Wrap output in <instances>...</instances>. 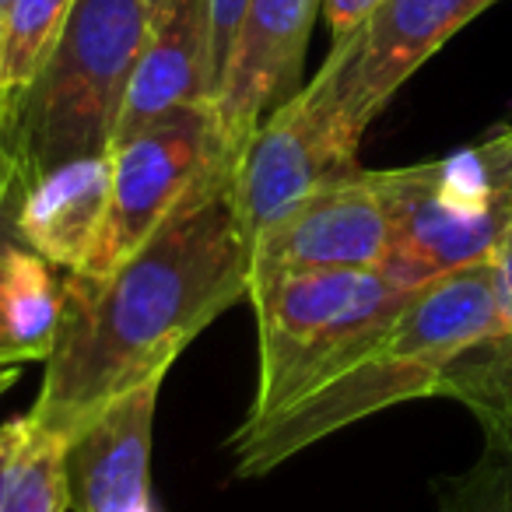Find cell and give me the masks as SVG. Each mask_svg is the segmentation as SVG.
<instances>
[{
    "label": "cell",
    "mask_w": 512,
    "mask_h": 512,
    "mask_svg": "<svg viewBox=\"0 0 512 512\" xmlns=\"http://www.w3.org/2000/svg\"><path fill=\"white\" fill-rule=\"evenodd\" d=\"M232 172L235 158L214 165L109 274H67L64 320L29 411L39 425L71 442L113 400L162 383L207 323L249 299Z\"/></svg>",
    "instance_id": "cell-1"
},
{
    "label": "cell",
    "mask_w": 512,
    "mask_h": 512,
    "mask_svg": "<svg viewBox=\"0 0 512 512\" xmlns=\"http://www.w3.org/2000/svg\"><path fill=\"white\" fill-rule=\"evenodd\" d=\"M502 330L491 256L439 274L295 400L260 421H242L232 439L235 470L239 477H260L369 414L404 400L439 397L449 362Z\"/></svg>",
    "instance_id": "cell-2"
},
{
    "label": "cell",
    "mask_w": 512,
    "mask_h": 512,
    "mask_svg": "<svg viewBox=\"0 0 512 512\" xmlns=\"http://www.w3.org/2000/svg\"><path fill=\"white\" fill-rule=\"evenodd\" d=\"M148 25V0L74 4L46 67L0 127V141L15 158L25 186L67 162L113 151Z\"/></svg>",
    "instance_id": "cell-3"
},
{
    "label": "cell",
    "mask_w": 512,
    "mask_h": 512,
    "mask_svg": "<svg viewBox=\"0 0 512 512\" xmlns=\"http://www.w3.org/2000/svg\"><path fill=\"white\" fill-rule=\"evenodd\" d=\"M414 292L383 267L299 271L249 285L260 327V383L246 421L299 397L337 358L386 327Z\"/></svg>",
    "instance_id": "cell-4"
},
{
    "label": "cell",
    "mask_w": 512,
    "mask_h": 512,
    "mask_svg": "<svg viewBox=\"0 0 512 512\" xmlns=\"http://www.w3.org/2000/svg\"><path fill=\"white\" fill-rule=\"evenodd\" d=\"M379 176L393 214L383 271L407 288L488 260L512 228V165L491 137L439 162Z\"/></svg>",
    "instance_id": "cell-5"
},
{
    "label": "cell",
    "mask_w": 512,
    "mask_h": 512,
    "mask_svg": "<svg viewBox=\"0 0 512 512\" xmlns=\"http://www.w3.org/2000/svg\"><path fill=\"white\" fill-rule=\"evenodd\" d=\"M362 130L337 95V57L327 53L306 88L281 102L235 155L232 193L249 249L316 190L358 169Z\"/></svg>",
    "instance_id": "cell-6"
},
{
    "label": "cell",
    "mask_w": 512,
    "mask_h": 512,
    "mask_svg": "<svg viewBox=\"0 0 512 512\" xmlns=\"http://www.w3.org/2000/svg\"><path fill=\"white\" fill-rule=\"evenodd\" d=\"M228 155L211 102L179 106L109 151V211L88 264L74 274L102 278L127 260L183 197Z\"/></svg>",
    "instance_id": "cell-7"
},
{
    "label": "cell",
    "mask_w": 512,
    "mask_h": 512,
    "mask_svg": "<svg viewBox=\"0 0 512 512\" xmlns=\"http://www.w3.org/2000/svg\"><path fill=\"white\" fill-rule=\"evenodd\" d=\"M393 242V214L383 176L355 169L316 190L249 249V285L299 271L383 267Z\"/></svg>",
    "instance_id": "cell-8"
},
{
    "label": "cell",
    "mask_w": 512,
    "mask_h": 512,
    "mask_svg": "<svg viewBox=\"0 0 512 512\" xmlns=\"http://www.w3.org/2000/svg\"><path fill=\"white\" fill-rule=\"evenodd\" d=\"M498 0H383L355 32L334 39L337 95L351 127L369 130L421 64Z\"/></svg>",
    "instance_id": "cell-9"
},
{
    "label": "cell",
    "mask_w": 512,
    "mask_h": 512,
    "mask_svg": "<svg viewBox=\"0 0 512 512\" xmlns=\"http://www.w3.org/2000/svg\"><path fill=\"white\" fill-rule=\"evenodd\" d=\"M320 0H249L211 109L228 155H239L260 123L302 88Z\"/></svg>",
    "instance_id": "cell-10"
},
{
    "label": "cell",
    "mask_w": 512,
    "mask_h": 512,
    "mask_svg": "<svg viewBox=\"0 0 512 512\" xmlns=\"http://www.w3.org/2000/svg\"><path fill=\"white\" fill-rule=\"evenodd\" d=\"M439 397L460 400L484 432L481 460L439 488V512H512V337H488L449 362Z\"/></svg>",
    "instance_id": "cell-11"
},
{
    "label": "cell",
    "mask_w": 512,
    "mask_h": 512,
    "mask_svg": "<svg viewBox=\"0 0 512 512\" xmlns=\"http://www.w3.org/2000/svg\"><path fill=\"white\" fill-rule=\"evenodd\" d=\"M162 383L113 400L67 442L74 512H151V425Z\"/></svg>",
    "instance_id": "cell-12"
},
{
    "label": "cell",
    "mask_w": 512,
    "mask_h": 512,
    "mask_svg": "<svg viewBox=\"0 0 512 512\" xmlns=\"http://www.w3.org/2000/svg\"><path fill=\"white\" fill-rule=\"evenodd\" d=\"M211 99V0H158L113 144L134 137L172 109Z\"/></svg>",
    "instance_id": "cell-13"
},
{
    "label": "cell",
    "mask_w": 512,
    "mask_h": 512,
    "mask_svg": "<svg viewBox=\"0 0 512 512\" xmlns=\"http://www.w3.org/2000/svg\"><path fill=\"white\" fill-rule=\"evenodd\" d=\"M109 211V155L67 162L25 186L18 232L22 242L74 274L88 264Z\"/></svg>",
    "instance_id": "cell-14"
},
{
    "label": "cell",
    "mask_w": 512,
    "mask_h": 512,
    "mask_svg": "<svg viewBox=\"0 0 512 512\" xmlns=\"http://www.w3.org/2000/svg\"><path fill=\"white\" fill-rule=\"evenodd\" d=\"M60 320L64 281L57 278V267L29 246H15L4 256L0 281V362L50 358Z\"/></svg>",
    "instance_id": "cell-15"
},
{
    "label": "cell",
    "mask_w": 512,
    "mask_h": 512,
    "mask_svg": "<svg viewBox=\"0 0 512 512\" xmlns=\"http://www.w3.org/2000/svg\"><path fill=\"white\" fill-rule=\"evenodd\" d=\"M67 439L32 414L0 425V512H64Z\"/></svg>",
    "instance_id": "cell-16"
},
{
    "label": "cell",
    "mask_w": 512,
    "mask_h": 512,
    "mask_svg": "<svg viewBox=\"0 0 512 512\" xmlns=\"http://www.w3.org/2000/svg\"><path fill=\"white\" fill-rule=\"evenodd\" d=\"M78 0H11L0 22V127L50 60Z\"/></svg>",
    "instance_id": "cell-17"
},
{
    "label": "cell",
    "mask_w": 512,
    "mask_h": 512,
    "mask_svg": "<svg viewBox=\"0 0 512 512\" xmlns=\"http://www.w3.org/2000/svg\"><path fill=\"white\" fill-rule=\"evenodd\" d=\"M25 183L18 176V165L11 151L0 141V256H8L15 246H25L18 232V211H22Z\"/></svg>",
    "instance_id": "cell-18"
},
{
    "label": "cell",
    "mask_w": 512,
    "mask_h": 512,
    "mask_svg": "<svg viewBox=\"0 0 512 512\" xmlns=\"http://www.w3.org/2000/svg\"><path fill=\"white\" fill-rule=\"evenodd\" d=\"M246 4H249V0H211V78H214V95H218L228 50H232V39H235V32H239L242 15H246Z\"/></svg>",
    "instance_id": "cell-19"
},
{
    "label": "cell",
    "mask_w": 512,
    "mask_h": 512,
    "mask_svg": "<svg viewBox=\"0 0 512 512\" xmlns=\"http://www.w3.org/2000/svg\"><path fill=\"white\" fill-rule=\"evenodd\" d=\"M383 0H320V11L327 18V29L334 39L355 32L365 18H372V11L379 8Z\"/></svg>",
    "instance_id": "cell-20"
},
{
    "label": "cell",
    "mask_w": 512,
    "mask_h": 512,
    "mask_svg": "<svg viewBox=\"0 0 512 512\" xmlns=\"http://www.w3.org/2000/svg\"><path fill=\"white\" fill-rule=\"evenodd\" d=\"M491 264H495V285H498V309H502V334L512 337V228L505 232V239L491 253Z\"/></svg>",
    "instance_id": "cell-21"
},
{
    "label": "cell",
    "mask_w": 512,
    "mask_h": 512,
    "mask_svg": "<svg viewBox=\"0 0 512 512\" xmlns=\"http://www.w3.org/2000/svg\"><path fill=\"white\" fill-rule=\"evenodd\" d=\"M22 376V362H0V397L11 390Z\"/></svg>",
    "instance_id": "cell-22"
},
{
    "label": "cell",
    "mask_w": 512,
    "mask_h": 512,
    "mask_svg": "<svg viewBox=\"0 0 512 512\" xmlns=\"http://www.w3.org/2000/svg\"><path fill=\"white\" fill-rule=\"evenodd\" d=\"M491 141H495V148L502 151L505 162L512 165V123H509V127H502V130H495V134H491Z\"/></svg>",
    "instance_id": "cell-23"
},
{
    "label": "cell",
    "mask_w": 512,
    "mask_h": 512,
    "mask_svg": "<svg viewBox=\"0 0 512 512\" xmlns=\"http://www.w3.org/2000/svg\"><path fill=\"white\" fill-rule=\"evenodd\" d=\"M8 4H11V0H0V22H4V11H8Z\"/></svg>",
    "instance_id": "cell-24"
},
{
    "label": "cell",
    "mask_w": 512,
    "mask_h": 512,
    "mask_svg": "<svg viewBox=\"0 0 512 512\" xmlns=\"http://www.w3.org/2000/svg\"><path fill=\"white\" fill-rule=\"evenodd\" d=\"M0 281H4V256H0Z\"/></svg>",
    "instance_id": "cell-25"
},
{
    "label": "cell",
    "mask_w": 512,
    "mask_h": 512,
    "mask_svg": "<svg viewBox=\"0 0 512 512\" xmlns=\"http://www.w3.org/2000/svg\"><path fill=\"white\" fill-rule=\"evenodd\" d=\"M148 4H151V8H155V4H158V0H148Z\"/></svg>",
    "instance_id": "cell-26"
}]
</instances>
